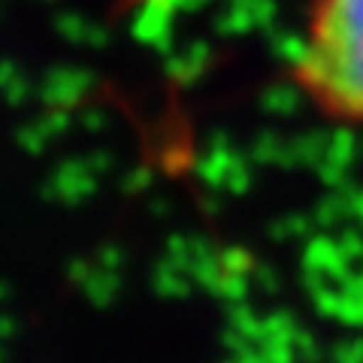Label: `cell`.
I'll return each mask as SVG.
<instances>
[{"label":"cell","mask_w":363,"mask_h":363,"mask_svg":"<svg viewBox=\"0 0 363 363\" xmlns=\"http://www.w3.org/2000/svg\"><path fill=\"white\" fill-rule=\"evenodd\" d=\"M291 82L324 121L363 128V0H309Z\"/></svg>","instance_id":"6da1fadb"}]
</instances>
